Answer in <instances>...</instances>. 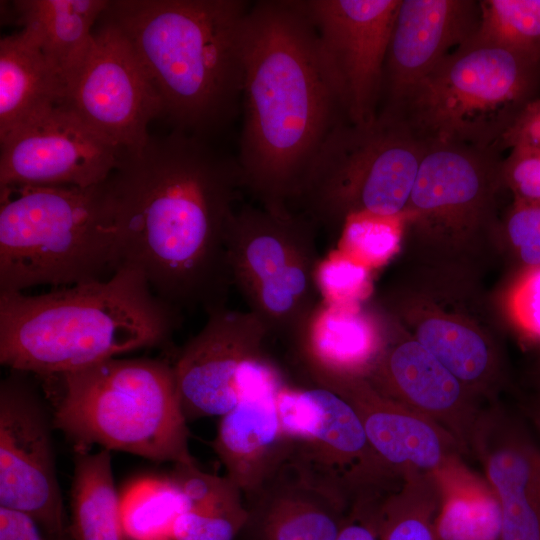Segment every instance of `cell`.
<instances>
[{
    "instance_id": "1",
    "label": "cell",
    "mask_w": 540,
    "mask_h": 540,
    "mask_svg": "<svg viewBox=\"0 0 540 540\" xmlns=\"http://www.w3.org/2000/svg\"><path fill=\"white\" fill-rule=\"evenodd\" d=\"M108 183L123 264L178 310L226 306L228 233L243 188L237 160L174 130L124 151Z\"/></svg>"
},
{
    "instance_id": "2",
    "label": "cell",
    "mask_w": 540,
    "mask_h": 540,
    "mask_svg": "<svg viewBox=\"0 0 540 540\" xmlns=\"http://www.w3.org/2000/svg\"><path fill=\"white\" fill-rule=\"evenodd\" d=\"M241 102L243 188L266 208L292 209L321 144L346 121L301 0L251 4Z\"/></svg>"
},
{
    "instance_id": "3",
    "label": "cell",
    "mask_w": 540,
    "mask_h": 540,
    "mask_svg": "<svg viewBox=\"0 0 540 540\" xmlns=\"http://www.w3.org/2000/svg\"><path fill=\"white\" fill-rule=\"evenodd\" d=\"M179 324L180 310L158 297L141 271L122 264L106 279L39 295L0 292V362L60 376L165 345Z\"/></svg>"
},
{
    "instance_id": "4",
    "label": "cell",
    "mask_w": 540,
    "mask_h": 540,
    "mask_svg": "<svg viewBox=\"0 0 540 540\" xmlns=\"http://www.w3.org/2000/svg\"><path fill=\"white\" fill-rule=\"evenodd\" d=\"M244 0H109L101 19L126 36L175 130L200 137L238 114L244 80Z\"/></svg>"
},
{
    "instance_id": "5",
    "label": "cell",
    "mask_w": 540,
    "mask_h": 540,
    "mask_svg": "<svg viewBox=\"0 0 540 540\" xmlns=\"http://www.w3.org/2000/svg\"><path fill=\"white\" fill-rule=\"evenodd\" d=\"M122 264L108 179L85 188L0 187V292L103 280Z\"/></svg>"
},
{
    "instance_id": "6",
    "label": "cell",
    "mask_w": 540,
    "mask_h": 540,
    "mask_svg": "<svg viewBox=\"0 0 540 540\" xmlns=\"http://www.w3.org/2000/svg\"><path fill=\"white\" fill-rule=\"evenodd\" d=\"M497 152L457 144L425 145L402 213V248L412 267L479 281L503 253Z\"/></svg>"
},
{
    "instance_id": "7",
    "label": "cell",
    "mask_w": 540,
    "mask_h": 540,
    "mask_svg": "<svg viewBox=\"0 0 540 540\" xmlns=\"http://www.w3.org/2000/svg\"><path fill=\"white\" fill-rule=\"evenodd\" d=\"M60 377L52 424L76 450L98 444L155 461L195 462L173 365L115 357Z\"/></svg>"
},
{
    "instance_id": "8",
    "label": "cell",
    "mask_w": 540,
    "mask_h": 540,
    "mask_svg": "<svg viewBox=\"0 0 540 540\" xmlns=\"http://www.w3.org/2000/svg\"><path fill=\"white\" fill-rule=\"evenodd\" d=\"M540 64L474 36L448 54L389 112L424 145L497 152L533 100Z\"/></svg>"
},
{
    "instance_id": "9",
    "label": "cell",
    "mask_w": 540,
    "mask_h": 540,
    "mask_svg": "<svg viewBox=\"0 0 540 540\" xmlns=\"http://www.w3.org/2000/svg\"><path fill=\"white\" fill-rule=\"evenodd\" d=\"M424 149L397 118L378 113L362 124L343 121L315 154L296 203L316 226L332 230L355 214L400 215Z\"/></svg>"
},
{
    "instance_id": "10",
    "label": "cell",
    "mask_w": 540,
    "mask_h": 540,
    "mask_svg": "<svg viewBox=\"0 0 540 540\" xmlns=\"http://www.w3.org/2000/svg\"><path fill=\"white\" fill-rule=\"evenodd\" d=\"M479 285L410 266L375 302L472 392L494 402L506 367L496 316Z\"/></svg>"
},
{
    "instance_id": "11",
    "label": "cell",
    "mask_w": 540,
    "mask_h": 540,
    "mask_svg": "<svg viewBox=\"0 0 540 540\" xmlns=\"http://www.w3.org/2000/svg\"><path fill=\"white\" fill-rule=\"evenodd\" d=\"M316 228L293 209L243 205L233 215L227 252L232 285L270 336L290 342L320 301Z\"/></svg>"
},
{
    "instance_id": "12",
    "label": "cell",
    "mask_w": 540,
    "mask_h": 540,
    "mask_svg": "<svg viewBox=\"0 0 540 540\" xmlns=\"http://www.w3.org/2000/svg\"><path fill=\"white\" fill-rule=\"evenodd\" d=\"M347 122L379 112L384 63L400 0H301Z\"/></svg>"
},
{
    "instance_id": "13",
    "label": "cell",
    "mask_w": 540,
    "mask_h": 540,
    "mask_svg": "<svg viewBox=\"0 0 540 540\" xmlns=\"http://www.w3.org/2000/svg\"><path fill=\"white\" fill-rule=\"evenodd\" d=\"M84 122L124 151L149 140V124L163 116L161 98L133 46L103 20L70 81L64 102Z\"/></svg>"
},
{
    "instance_id": "14",
    "label": "cell",
    "mask_w": 540,
    "mask_h": 540,
    "mask_svg": "<svg viewBox=\"0 0 540 540\" xmlns=\"http://www.w3.org/2000/svg\"><path fill=\"white\" fill-rule=\"evenodd\" d=\"M27 373L0 384V506L30 516L52 538H69L51 422Z\"/></svg>"
},
{
    "instance_id": "15",
    "label": "cell",
    "mask_w": 540,
    "mask_h": 540,
    "mask_svg": "<svg viewBox=\"0 0 540 540\" xmlns=\"http://www.w3.org/2000/svg\"><path fill=\"white\" fill-rule=\"evenodd\" d=\"M277 407L290 447L341 478L355 496L387 490L402 479L374 451L355 409L339 394L285 382Z\"/></svg>"
},
{
    "instance_id": "16",
    "label": "cell",
    "mask_w": 540,
    "mask_h": 540,
    "mask_svg": "<svg viewBox=\"0 0 540 540\" xmlns=\"http://www.w3.org/2000/svg\"><path fill=\"white\" fill-rule=\"evenodd\" d=\"M0 187H90L104 182L124 152L64 104L0 137Z\"/></svg>"
},
{
    "instance_id": "17",
    "label": "cell",
    "mask_w": 540,
    "mask_h": 540,
    "mask_svg": "<svg viewBox=\"0 0 540 540\" xmlns=\"http://www.w3.org/2000/svg\"><path fill=\"white\" fill-rule=\"evenodd\" d=\"M243 498L246 540H336L354 502L342 479L290 446L274 471Z\"/></svg>"
},
{
    "instance_id": "18",
    "label": "cell",
    "mask_w": 540,
    "mask_h": 540,
    "mask_svg": "<svg viewBox=\"0 0 540 540\" xmlns=\"http://www.w3.org/2000/svg\"><path fill=\"white\" fill-rule=\"evenodd\" d=\"M203 328L180 350L173 370L187 420L220 416L240 399V376L265 355L270 334L248 310L226 306L207 313Z\"/></svg>"
},
{
    "instance_id": "19",
    "label": "cell",
    "mask_w": 540,
    "mask_h": 540,
    "mask_svg": "<svg viewBox=\"0 0 540 540\" xmlns=\"http://www.w3.org/2000/svg\"><path fill=\"white\" fill-rule=\"evenodd\" d=\"M470 450L499 501V540H540V446L523 420L491 402L479 414Z\"/></svg>"
},
{
    "instance_id": "20",
    "label": "cell",
    "mask_w": 540,
    "mask_h": 540,
    "mask_svg": "<svg viewBox=\"0 0 540 540\" xmlns=\"http://www.w3.org/2000/svg\"><path fill=\"white\" fill-rule=\"evenodd\" d=\"M391 323L388 344L367 380L382 395L445 428L463 452L470 450L482 399L392 319Z\"/></svg>"
},
{
    "instance_id": "21",
    "label": "cell",
    "mask_w": 540,
    "mask_h": 540,
    "mask_svg": "<svg viewBox=\"0 0 540 540\" xmlns=\"http://www.w3.org/2000/svg\"><path fill=\"white\" fill-rule=\"evenodd\" d=\"M285 380L266 356L241 377L240 399L219 422L213 449L226 475L243 496L257 489L284 459L289 448L278 413L277 395Z\"/></svg>"
},
{
    "instance_id": "22",
    "label": "cell",
    "mask_w": 540,
    "mask_h": 540,
    "mask_svg": "<svg viewBox=\"0 0 540 540\" xmlns=\"http://www.w3.org/2000/svg\"><path fill=\"white\" fill-rule=\"evenodd\" d=\"M480 3L471 0H400L383 71L379 112L394 109L451 48L478 30Z\"/></svg>"
},
{
    "instance_id": "23",
    "label": "cell",
    "mask_w": 540,
    "mask_h": 540,
    "mask_svg": "<svg viewBox=\"0 0 540 540\" xmlns=\"http://www.w3.org/2000/svg\"><path fill=\"white\" fill-rule=\"evenodd\" d=\"M391 326L375 300L354 304L320 300L289 343L310 385L367 379L388 344Z\"/></svg>"
},
{
    "instance_id": "24",
    "label": "cell",
    "mask_w": 540,
    "mask_h": 540,
    "mask_svg": "<svg viewBox=\"0 0 540 540\" xmlns=\"http://www.w3.org/2000/svg\"><path fill=\"white\" fill-rule=\"evenodd\" d=\"M339 394L355 409L367 438L381 460L399 477L434 473L463 450L442 426L382 395L366 378H340L321 386Z\"/></svg>"
},
{
    "instance_id": "25",
    "label": "cell",
    "mask_w": 540,
    "mask_h": 540,
    "mask_svg": "<svg viewBox=\"0 0 540 540\" xmlns=\"http://www.w3.org/2000/svg\"><path fill=\"white\" fill-rule=\"evenodd\" d=\"M108 3L109 0L11 2L14 20L35 42L57 73L65 88V95L91 47L92 27Z\"/></svg>"
},
{
    "instance_id": "26",
    "label": "cell",
    "mask_w": 540,
    "mask_h": 540,
    "mask_svg": "<svg viewBox=\"0 0 540 540\" xmlns=\"http://www.w3.org/2000/svg\"><path fill=\"white\" fill-rule=\"evenodd\" d=\"M64 98L61 79L26 32L1 38L0 137Z\"/></svg>"
},
{
    "instance_id": "27",
    "label": "cell",
    "mask_w": 540,
    "mask_h": 540,
    "mask_svg": "<svg viewBox=\"0 0 540 540\" xmlns=\"http://www.w3.org/2000/svg\"><path fill=\"white\" fill-rule=\"evenodd\" d=\"M439 492L436 540H499L501 509L485 477L455 456L432 473Z\"/></svg>"
},
{
    "instance_id": "28",
    "label": "cell",
    "mask_w": 540,
    "mask_h": 540,
    "mask_svg": "<svg viewBox=\"0 0 540 540\" xmlns=\"http://www.w3.org/2000/svg\"><path fill=\"white\" fill-rule=\"evenodd\" d=\"M69 532L72 540H124L110 450H76Z\"/></svg>"
},
{
    "instance_id": "29",
    "label": "cell",
    "mask_w": 540,
    "mask_h": 540,
    "mask_svg": "<svg viewBox=\"0 0 540 540\" xmlns=\"http://www.w3.org/2000/svg\"><path fill=\"white\" fill-rule=\"evenodd\" d=\"M438 506L439 492L433 474H406L381 499L379 540H436Z\"/></svg>"
},
{
    "instance_id": "30",
    "label": "cell",
    "mask_w": 540,
    "mask_h": 540,
    "mask_svg": "<svg viewBox=\"0 0 540 540\" xmlns=\"http://www.w3.org/2000/svg\"><path fill=\"white\" fill-rule=\"evenodd\" d=\"M187 509L184 495L169 478H142L120 497V520L128 540H173L176 519Z\"/></svg>"
},
{
    "instance_id": "31",
    "label": "cell",
    "mask_w": 540,
    "mask_h": 540,
    "mask_svg": "<svg viewBox=\"0 0 540 540\" xmlns=\"http://www.w3.org/2000/svg\"><path fill=\"white\" fill-rule=\"evenodd\" d=\"M474 37L540 64V0L480 1Z\"/></svg>"
},
{
    "instance_id": "32",
    "label": "cell",
    "mask_w": 540,
    "mask_h": 540,
    "mask_svg": "<svg viewBox=\"0 0 540 540\" xmlns=\"http://www.w3.org/2000/svg\"><path fill=\"white\" fill-rule=\"evenodd\" d=\"M403 232L402 214L351 215L341 225L337 249L374 271L401 252Z\"/></svg>"
},
{
    "instance_id": "33",
    "label": "cell",
    "mask_w": 540,
    "mask_h": 540,
    "mask_svg": "<svg viewBox=\"0 0 540 540\" xmlns=\"http://www.w3.org/2000/svg\"><path fill=\"white\" fill-rule=\"evenodd\" d=\"M373 270L333 249L320 258L315 283L320 300L331 304H354L370 300Z\"/></svg>"
},
{
    "instance_id": "34",
    "label": "cell",
    "mask_w": 540,
    "mask_h": 540,
    "mask_svg": "<svg viewBox=\"0 0 540 540\" xmlns=\"http://www.w3.org/2000/svg\"><path fill=\"white\" fill-rule=\"evenodd\" d=\"M246 521L244 501L193 506L176 519L173 540H235L241 535Z\"/></svg>"
},
{
    "instance_id": "35",
    "label": "cell",
    "mask_w": 540,
    "mask_h": 540,
    "mask_svg": "<svg viewBox=\"0 0 540 540\" xmlns=\"http://www.w3.org/2000/svg\"><path fill=\"white\" fill-rule=\"evenodd\" d=\"M501 238L518 270L540 267V201L513 199L501 219Z\"/></svg>"
},
{
    "instance_id": "36",
    "label": "cell",
    "mask_w": 540,
    "mask_h": 540,
    "mask_svg": "<svg viewBox=\"0 0 540 540\" xmlns=\"http://www.w3.org/2000/svg\"><path fill=\"white\" fill-rule=\"evenodd\" d=\"M503 306L518 335L526 343L540 347V267L517 270Z\"/></svg>"
},
{
    "instance_id": "37",
    "label": "cell",
    "mask_w": 540,
    "mask_h": 540,
    "mask_svg": "<svg viewBox=\"0 0 540 540\" xmlns=\"http://www.w3.org/2000/svg\"><path fill=\"white\" fill-rule=\"evenodd\" d=\"M501 173L513 199L540 201V147L511 148Z\"/></svg>"
},
{
    "instance_id": "38",
    "label": "cell",
    "mask_w": 540,
    "mask_h": 540,
    "mask_svg": "<svg viewBox=\"0 0 540 540\" xmlns=\"http://www.w3.org/2000/svg\"><path fill=\"white\" fill-rule=\"evenodd\" d=\"M383 496L354 501L336 540H379L378 509Z\"/></svg>"
},
{
    "instance_id": "39",
    "label": "cell",
    "mask_w": 540,
    "mask_h": 540,
    "mask_svg": "<svg viewBox=\"0 0 540 540\" xmlns=\"http://www.w3.org/2000/svg\"><path fill=\"white\" fill-rule=\"evenodd\" d=\"M540 147V99L527 103L504 136L502 148Z\"/></svg>"
},
{
    "instance_id": "40",
    "label": "cell",
    "mask_w": 540,
    "mask_h": 540,
    "mask_svg": "<svg viewBox=\"0 0 540 540\" xmlns=\"http://www.w3.org/2000/svg\"><path fill=\"white\" fill-rule=\"evenodd\" d=\"M0 540H72L52 538L27 514L0 506Z\"/></svg>"
},
{
    "instance_id": "41",
    "label": "cell",
    "mask_w": 540,
    "mask_h": 540,
    "mask_svg": "<svg viewBox=\"0 0 540 540\" xmlns=\"http://www.w3.org/2000/svg\"><path fill=\"white\" fill-rule=\"evenodd\" d=\"M524 413L540 433V395L524 405Z\"/></svg>"
},
{
    "instance_id": "42",
    "label": "cell",
    "mask_w": 540,
    "mask_h": 540,
    "mask_svg": "<svg viewBox=\"0 0 540 540\" xmlns=\"http://www.w3.org/2000/svg\"><path fill=\"white\" fill-rule=\"evenodd\" d=\"M537 382H538V387L540 389V360H539V363H538V367H537Z\"/></svg>"
}]
</instances>
